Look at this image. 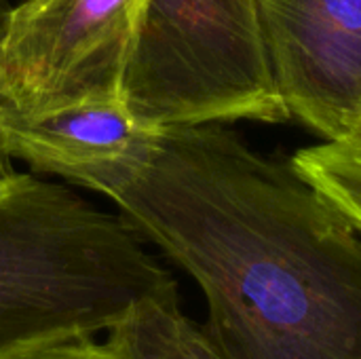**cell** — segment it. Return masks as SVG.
<instances>
[{"mask_svg":"<svg viewBox=\"0 0 361 359\" xmlns=\"http://www.w3.org/2000/svg\"><path fill=\"white\" fill-rule=\"evenodd\" d=\"M184 269L231 359H361V235L292 161L220 125L152 131L70 180Z\"/></svg>","mask_w":361,"mask_h":359,"instance_id":"cell-1","label":"cell"},{"mask_svg":"<svg viewBox=\"0 0 361 359\" xmlns=\"http://www.w3.org/2000/svg\"><path fill=\"white\" fill-rule=\"evenodd\" d=\"M176 288L123 214L34 174L15 171L0 186V359L106 332L133 305Z\"/></svg>","mask_w":361,"mask_h":359,"instance_id":"cell-2","label":"cell"},{"mask_svg":"<svg viewBox=\"0 0 361 359\" xmlns=\"http://www.w3.org/2000/svg\"><path fill=\"white\" fill-rule=\"evenodd\" d=\"M121 99L146 131L290 118L258 0H146Z\"/></svg>","mask_w":361,"mask_h":359,"instance_id":"cell-3","label":"cell"},{"mask_svg":"<svg viewBox=\"0 0 361 359\" xmlns=\"http://www.w3.org/2000/svg\"><path fill=\"white\" fill-rule=\"evenodd\" d=\"M146 0H21L11 6L0 74L11 108L38 114L121 99Z\"/></svg>","mask_w":361,"mask_h":359,"instance_id":"cell-4","label":"cell"},{"mask_svg":"<svg viewBox=\"0 0 361 359\" xmlns=\"http://www.w3.org/2000/svg\"><path fill=\"white\" fill-rule=\"evenodd\" d=\"M258 8L290 116L347 142L361 121V0H258Z\"/></svg>","mask_w":361,"mask_h":359,"instance_id":"cell-5","label":"cell"},{"mask_svg":"<svg viewBox=\"0 0 361 359\" xmlns=\"http://www.w3.org/2000/svg\"><path fill=\"white\" fill-rule=\"evenodd\" d=\"M0 125L13 159L66 182L78 171L125 159L152 133L135 123L123 99L74 104L38 114L6 104Z\"/></svg>","mask_w":361,"mask_h":359,"instance_id":"cell-6","label":"cell"},{"mask_svg":"<svg viewBox=\"0 0 361 359\" xmlns=\"http://www.w3.org/2000/svg\"><path fill=\"white\" fill-rule=\"evenodd\" d=\"M102 347L110 359H231L205 324L184 313L178 288L133 305L104 332Z\"/></svg>","mask_w":361,"mask_h":359,"instance_id":"cell-7","label":"cell"},{"mask_svg":"<svg viewBox=\"0 0 361 359\" xmlns=\"http://www.w3.org/2000/svg\"><path fill=\"white\" fill-rule=\"evenodd\" d=\"M296 171L322 190L361 233V152L326 142L302 148L292 159Z\"/></svg>","mask_w":361,"mask_h":359,"instance_id":"cell-8","label":"cell"},{"mask_svg":"<svg viewBox=\"0 0 361 359\" xmlns=\"http://www.w3.org/2000/svg\"><path fill=\"white\" fill-rule=\"evenodd\" d=\"M4 359H110L91 334H70L21 349Z\"/></svg>","mask_w":361,"mask_h":359,"instance_id":"cell-9","label":"cell"},{"mask_svg":"<svg viewBox=\"0 0 361 359\" xmlns=\"http://www.w3.org/2000/svg\"><path fill=\"white\" fill-rule=\"evenodd\" d=\"M8 11L11 4L6 0H0V51H2V38H4V30H6V19H8ZM6 95H4V87H2V74H0V121H2V112L6 108ZM15 174L13 169V157L6 150L4 144V135H2V125H0V186Z\"/></svg>","mask_w":361,"mask_h":359,"instance_id":"cell-10","label":"cell"},{"mask_svg":"<svg viewBox=\"0 0 361 359\" xmlns=\"http://www.w3.org/2000/svg\"><path fill=\"white\" fill-rule=\"evenodd\" d=\"M345 146H349V148H353V150H360L361 152V121L360 125L355 127V131L351 133V138L347 140V142H343Z\"/></svg>","mask_w":361,"mask_h":359,"instance_id":"cell-11","label":"cell"}]
</instances>
